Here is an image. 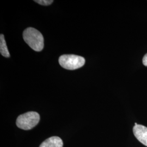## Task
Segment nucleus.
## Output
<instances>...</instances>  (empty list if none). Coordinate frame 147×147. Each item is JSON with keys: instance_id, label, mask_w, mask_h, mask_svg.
<instances>
[{"instance_id": "nucleus-1", "label": "nucleus", "mask_w": 147, "mask_h": 147, "mask_svg": "<svg viewBox=\"0 0 147 147\" xmlns=\"http://www.w3.org/2000/svg\"><path fill=\"white\" fill-rule=\"evenodd\" d=\"M23 38L28 46L36 51H41L44 48V38L36 29L29 27L23 32Z\"/></svg>"}, {"instance_id": "nucleus-2", "label": "nucleus", "mask_w": 147, "mask_h": 147, "mask_svg": "<svg viewBox=\"0 0 147 147\" xmlns=\"http://www.w3.org/2000/svg\"><path fill=\"white\" fill-rule=\"evenodd\" d=\"M40 116L36 112H28L19 116L16 119L17 126L22 130H28L38 124Z\"/></svg>"}, {"instance_id": "nucleus-3", "label": "nucleus", "mask_w": 147, "mask_h": 147, "mask_svg": "<svg viewBox=\"0 0 147 147\" xmlns=\"http://www.w3.org/2000/svg\"><path fill=\"white\" fill-rule=\"evenodd\" d=\"M59 63L63 68L75 70L81 68L85 64V59L75 55H63L59 57Z\"/></svg>"}, {"instance_id": "nucleus-4", "label": "nucleus", "mask_w": 147, "mask_h": 147, "mask_svg": "<svg viewBox=\"0 0 147 147\" xmlns=\"http://www.w3.org/2000/svg\"><path fill=\"white\" fill-rule=\"evenodd\" d=\"M133 132L137 139L147 147V127L142 125L137 124L133 127Z\"/></svg>"}, {"instance_id": "nucleus-5", "label": "nucleus", "mask_w": 147, "mask_h": 147, "mask_svg": "<svg viewBox=\"0 0 147 147\" xmlns=\"http://www.w3.org/2000/svg\"><path fill=\"white\" fill-rule=\"evenodd\" d=\"M63 141L59 137H51L42 142L39 147H63Z\"/></svg>"}, {"instance_id": "nucleus-6", "label": "nucleus", "mask_w": 147, "mask_h": 147, "mask_svg": "<svg viewBox=\"0 0 147 147\" xmlns=\"http://www.w3.org/2000/svg\"><path fill=\"white\" fill-rule=\"evenodd\" d=\"M0 53L3 56L5 57H10V54L7 47L4 35L2 34H1L0 35Z\"/></svg>"}, {"instance_id": "nucleus-7", "label": "nucleus", "mask_w": 147, "mask_h": 147, "mask_svg": "<svg viewBox=\"0 0 147 147\" xmlns=\"http://www.w3.org/2000/svg\"><path fill=\"white\" fill-rule=\"evenodd\" d=\"M34 1L42 5H50L53 2V0H35Z\"/></svg>"}, {"instance_id": "nucleus-8", "label": "nucleus", "mask_w": 147, "mask_h": 147, "mask_svg": "<svg viewBox=\"0 0 147 147\" xmlns=\"http://www.w3.org/2000/svg\"><path fill=\"white\" fill-rule=\"evenodd\" d=\"M142 62H143V64L144 65L147 67V53H146L144 56V57L143 58V60H142Z\"/></svg>"}]
</instances>
